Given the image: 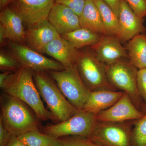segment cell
<instances>
[{"mask_svg": "<svg viewBox=\"0 0 146 146\" xmlns=\"http://www.w3.org/2000/svg\"><path fill=\"white\" fill-rule=\"evenodd\" d=\"M22 67L18 60L7 49L1 48L0 70L1 72H15Z\"/></svg>", "mask_w": 146, "mask_h": 146, "instance_id": "cb8c5ba5", "label": "cell"}, {"mask_svg": "<svg viewBox=\"0 0 146 146\" xmlns=\"http://www.w3.org/2000/svg\"><path fill=\"white\" fill-rule=\"evenodd\" d=\"M7 39L5 30L2 25L0 23V45L2 48L6 47Z\"/></svg>", "mask_w": 146, "mask_h": 146, "instance_id": "d6a6232c", "label": "cell"}, {"mask_svg": "<svg viewBox=\"0 0 146 146\" xmlns=\"http://www.w3.org/2000/svg\"><path fill=\"white\" fill-rule=\"evenodd\" d=\"M4 93L19 99L34 111L40 121L55 122L53 116L46 109L33 79V72L22 67L13 72L2 89Z\"/></svg>", "mask_w": 146, "mask_h": 146, "instance_id": "7a4b0ae2", "label": "cell"}, {"mask_svg": "<svg viewBox=\"0 0 146 146\" xmlns=\"http://www.w3.org/2000/svg\"><path fill=\"white\" fill-rule=\"evenodd\" d=\"M132 131L123 123L97 121L89 138L103 146H133Z\"/></svg>", "mask_w": 146, "mask_h": 146, "instance_id": "ba28073f", "label": "cell"}, {"mask_svg": "<svg viewBox=\"0 0 146 146\" xmlns=\"http://www.w3.org/2000/svg\"><path fill=\"white\" fill-rule=\"evenodd\" d=\"M12 0H0V9L1 11L4 9L9 4Z\"/></svg>", "mask_w": 146, "mask_h": 146, "instance_id": "e575fe53", "label": "cell"}, {"mask_svg": "<svg viewBox=\"0 0 146 146\" xmlns=\"http://www.w3.org/2000/svg\"><path fill=\"white\" fill-rule=\"evenodd\" d=\"M80 51L71 42L59 35L47 46L44 54L67 68L76 65Z\"/></svg>", "mask_w": 146, "mask_h": 146, "instance_id": "9a60e30c", "label": "cell"}, {"mask_svg": "<svg viewBox=\"0 0 146 146\" xmlns=\"http://www.w3.org/2000/svg\"><path fill=\"white\" fill-rule=\"evenodd\" d=\"M63 146H103L91 138L82 136H69L60 137Z\"/></svg>", "mask_w": 146, "mask_h": 146, "instance_id": "484cf974", "label": "cell"}, {"mask_svg": "<svg viewBox=\"0 0 146 146\" xmlns=\"http://www.w3.org/2000/svg\"><path fill=\"white\" fill-rule=\"evenodd\" d=\"M144 115L136 108L128 94L124 92L117 102L109 108L98 113L96 118L98 122L123 123L129 120H138Z\"/></svg>", "mask_w": 146, "mask_h": 146, "instance_id": "8fae6325", "label": "cell"}, {"mask_svg": "<svg viewBox=\"0 0 146 146\" xmlns=\"http://www.w3.org/2000/svg\"><path fill=\"white\" fill-rule=\"evenodd\" d=\"M0 121L12 135L18 136L34 130H41L35 112L19 99L4 93L1 96Z\"/></svg>", "mask_w": 146, "mask_h": 146, "instance_id": "6da1fadb", "label": "cell"}, {"mask_svg": "<svg viewBox=\"0 0 146 146\" xmlns=\"http://www.w3.org/2000/svg\"><path fill=\"white\" fill-rule=\"evenodd\" d=\"M54 2L71 9L79 16L83 10L85 0H54Z\"/></svg>", "mask_w": 146, "mask_h": 146, "instance_id": "4316f807", "label": "cell"}, {"mask_svg": "<svg viewBox=\"0 0 146 146\" xmlns=\"http://www.w3.org/2000/svg\"><path fill=\"white\" fill-rule=\"evenodd\" d=\"M137 16L142 18L146 16V0H124Z\"/></svg>", "mask_w": 146, "mask_h": 146, "instance_id": "83f0119b", "label": "cell"}, {"mask_svg": "<svg viewBox=\"0 0 146 146\" xmlns=\"http://www.w3.org/2000/svg\"><path fill=\"white\" fill-rule=\"evenodd\" d=\"M137 84L139 95L146 102V68L138 71Z\"/></svg>", "mask_w": 146, "mask_h": 146, "instance_id": "f1b7e54d", "label": "cell"}, {"mask_svg": "<svg viewBox=\"0 0 146 146\" xmlns=\"http://www.w3.org/2000/svg\"><path fill=\"white\" fill-rule=\"evenodd\" d=\"M98 9L107 35L117 36L119 33L118 16L102 0H94Z\"/></svg>", "mask_w": 146, "mask_h": 146, "instance_id": "603a6c76", "label": "cell"}, {"mask_svg": "<svg viewBox=\"0 0 146 146\" xmlns=\"http://www.w3.org/2000/svg\"><path fill=\"white\" fill-rule=\"evenodd\" d=\"M59 35L47 20L26 29L25 45L43 54L47 46Z\"/></svg>", "mask_w": 146, "mask_h": 146, "instance_id": "5bb4252c", "label": "cell"}, {"mask_svg": "<svg viewBox=\"0 0 146 146\" xmlns=\"http://www.w3.org/2000/svg\"><path fill=\"white\" fill-rule=\"evenodd\" d=\"M124 93V92L122 91L108 90L91 91L82 109L97 115L115 104L122 96Z\"/></svg>", "mask_w": 146, "mask_h": 146, "instance_id": "ac0fdd59", "label": "cell"}, {"mask_svg": "<svg viewBox=\"0 0 146 146\" xmlns=\"http://www.w3.org/2000/svg\"><path fill=\"white\" fill-rule=\"evenodd\" d=\"M0 23L4 27L7 40L25 45L26 29L23 22L9 5L1 10Z\"/></svg>", "mask_w": 146, "mask_h": 146, "instance_id": "e0dca14e", "label": "cell"}, {"mask_svg": "<svg viewBox=\"0 0 146 146\" xmlns=\"http://www.w3.org/2000/svg\"><path fill=\"white\" fill-rule=\"evenodd\" d=\"M49 73L68 101L77 110L82 109L91 91L80 78L76 65Z\"/></svg>", "mask_w": 146, "mask_h": 146, "instance_id": "277c9868", "label": "cell"}, {"mask_svg": "<svg viewBox=\"0 0 146 146\" xmlns=\"http://www.w3.org/2000/svg\"><path fill=\"white\" fill-rule=\"evenodd\" d=\"M48 21L60 35L81 27L79 16L71 9L58 4L54 3Z\"/></svg>", "mask_w": 146, "mask_h": 146, "instance_id": "2e32d148", "label": "cell"}, {"mask_svg": "<svg viewBox=\"0 0 146 146\" xmlns=\"http://www.w3.org/2000/svg\"><path fill=\"white\" fill-rule=\"evenodd\" d=\"M80 51L76 66L80 78L89 90L116 91L108 80L106 65L98 60L91 50Z\"/></svg>", "mask_w": 146, "mask_h": 146, "instance_id": "5b68a950", "label": "cell"}, {"mask_svg": "<svg viewBox=\"0 0 146 146\" xmlns=\"http://www.w3.org/2000/svg\"><path fill=\"white\" fill-rule=\"evenodd\" d=\"M137 68L130 61L120 60L111 65H106V74L110 84L116 89L128 94L131 100L138 98Z\"/></svg>", "mask_w": 146, "mask_h": 146, "instance_id": "9c48e42d", "label": "cell"}, {"mask_svg": "<svg viewBox=\"0 0 146 146\" xmlns=\"http://www.w3.org/2000/svg\"><path fill=\"white\" fill-rule=\"evenodd\" d=\"M80 27L102 35H107L98 9L94 0H85V5L79 16Z\"/></svg>", "mask_w": 146, "mask_h": 146, "instance_id": "d6986e66", "label": "cell"}, {"mask_svg": "<svg viewBox=\"0 0 146 146\" xmlns=\"http://www.w3.org/2000/svg\"><path fill=\"white\" fill-rule=\"evenodd\" d=\"M90 48L98 60L106 65L129 59L125 47L116 36L102 35L99 42Z\"/></svg>", "mask_w": 146, "mask_h": 146, "instance_id": "7c38bea8", "label": "cell"}, {"mask_svg": "<svg viewBox=\"0 0 146 146\" xmlns=\"http://www.w3.org/2000/svg\"><path fill=\"white\" fill-rule=\"evenodd\" d=\"M12 135L0 121V146H7Z\"/></svg>", "mask_w": 146, "mask_h": 146, "instance_id": "f546056e", "label": "cell"}, {"mask_svg": "<svg viewBox=\"0 0 146 146\" xmlns=\"http://www.w3.org/2000/svg\"><path fill=\"white\" fill-rule=\"evenodd\" d=\"M118 19L119 31L117 36L121 42L129 41L135 35L146 31L143 18L137 16L124 0H120Z\"/></svg>", "mask_w": 146, "mask_h": 146, "instance_id": "4fadbf2b", "label": "cell"}, {"mask_svg": "<svg viewBox=\"0 0 146 146\" xmlns=\"http://www.w3.org/2000/svg\"><path fill=\"white\" fill-rule=\"evenodd\" d=\"M33 76L40 96L49 108L55 122L65 121L78 110L66 99L49 72H35Z\"/></svg>", "mask_w": 146, "mask_h": 146, "instance_id": "3957f363", "label": "cell"}, {"mask_svg": "<svg viewBox=\"0 0 146 146\" xmlns=\"http://www.w3.org/2000/svg\"><path fill=\"white\" fill-rule=\"evenodd\" d=\"M133 146H146V114L138 120L132 131Z\"/></svg>", "mask_w": 146, "mask_h": 146, "instance_id": "d4e9b609", "label": "cell"}, {"mask_svg": "<svg viewBox=\"0 0 146 146\" xmlns=\"http://www.w3.org/2000/svg\"><path fill=\"white\" fill-rule=\"evenodd\" d=\"M131 64L137 69L146 68V35L138 34L129 41L125 47Z\"/></svg>", "mask_w": 146, "mask_h": 146, "instance_id": "ffe728a7", "label": "cell"}, {"mask_svg": "<svg viewBox=\"0 0 146 146\" xmlns=\"http://www.w3.org/2000/svg\"><path fill=\"white\" fill-rule=\"evenodd\" d=\"M111 9L117 16H119L120 0H102Z\"/></svg>", "mask_w": 146, "mask_h": 146, "instance_id": "4dcf8cb0", "label": "cell"}, {"mask_svg": "<svg viewBox=\"0 0 146 146\" xmlns=\"http://www.w3.org/2000/svg\"><path fill=\"white\" fill-rule=\"evenodd\" d=\"M27 146H63L59 138H56L40 130L29 131L18 136Z\"/></svg>", "mask_w": 146, "mask_h": 146, "instance_id": "7402d4cb", "label": "cell"}, {"mask_svg": "<svg viewBox=\"0 0 146 146\" xmlns=\"http://www.w3.org/2000/svg\"><path fill=\"white\" fill-rule=\"evenodd\" d=\"M7 49L14 56L23 67L35 72L60 71L65 68L56 60L48 58L25 45L7 40Z\"/></svg>", "mask_w": 146, "mask_h": 146, "instance_id": "52a82bcc", "label": "cell"}, {"mask_svg": "<svg viewBox=\"0 0 146 146\" xmlns=\"http://www.w3.org/2000/svg\"><path fill=\"white\" fill-rule=\"evenodd\" d=\"M96 115L83 110L61 122L44 127L41 132L56 138L75 136L89 138L97 123Z\"/></svg>", "mask_w": 146, "mask_h": 146, "instance_id": "8992f818", "label": "cell"}, {"mask_svg": "<svg viewBox=\"0 0 146 146\" xmlns=\"http://www.w3.org/2000/svg\"><path fill=\"white\" fill-rule=\"evenodd\" d=\"M60 35L71 42L78 50L96 44L102 36L89 29L82 27Z\"/></svg>", "mask_w": 146, "mask_h": 146, "instance_id": "44dd1931", "label": "cell"}, {"mask_svg": "<svg viewBox=\"0 0 146 146\" xmlns=\"http://www.w3.org/2000/svg\"><path fill=\"white\" fill-rule=\"evenodd\" d=\"M54 0H12L9 6L21 17L26 29L48 20Z\"/></svg>", "mask_w": 146, "mask_h": 146, "instance_id": "30bf717a", "label": "cell"}, {"mask_svg": "<svg viewBox=\"0 0 146 146\" xmlns=\"http://www.w3.org/2000/svg\"><path fill=\"white\" fill-rule=\"evenodd\" d=\"M7 146H27L20 140L18 136L12 135Z\"/></svg>", "mask_w": 146, "mask_h": 146, "instance_id": "836d02e7", "label": "cell"}, {"mask_svg": "<svg viewBox=\"0 0 146 146\" xmlns=\"http://www.w3.org/2000/svg\"><path fill=\"white\" fill-rule=\"evenodd\" d=\"M13 72H4L0 74V87L3 89L6 84L11 77Z\"/></svg>", "mask_w": 146, "mask_h": 146, "instance_id": "1f68e13d", "label": "cell"}]
</instances>
